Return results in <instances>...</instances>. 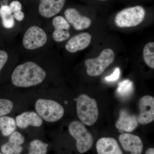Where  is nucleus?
Here are the masks:
<instances>
[{"label": "nucleus", "instance_id": "obj_1", "mask_svg": "<svg viewBox=\"0 0 154 154\" xmlns=\"http://www.w3.org/2000/svg\"><path fill=\"white\" fill-rule=\"evenodd\" d=\"M46 76V72L41 67L33 62L28 61L15 68L11 80L16 87L29 88L42 83Z\"/></svg>", "mask_w": 154, "mask_h": 154}, {"label": "nucleus", "instance_id": "obj_2", "mask_svg": "<svg viewBox=\"0 0 154 154\" xmlns=\"http://www.w3.org/2000/svg\"><path fill=\"white\" fill-rule=\"evenodd\" d=\"M77 115L84 125L91 126L99 116L98 105L95 99L86 94H81L76 99Z\"/></svg>", "mask_w": 154, "mask_h": 154}, {"label": "nucleus", "instance_id": "obj_3", "mask_svg": "<svg viewBox=\"0 0 154 154\" xmlns=\"http://www.w3.org/2000/svg\"><path fill=\"white\" fill-rule=\"evenodd\" d=\"M69 131L76 140L79 152L84 153L91 148L94 143V137L83 123L79 121L72 122L69 125Z\"/></svg>", "mask_w": 154, "mask_h": 154}, {"label": "nucleus", "instance_id": "obj_4", "mask_svg": "<svg viewBox=\"0 0 154 154\" xmlns=\"http://www.w3.org/2000/svg\"><path fill=\"white\" fill-rule=\"evenodd\" d=\"M35 107L37 114L48 122L58 121L63 117L64 113L63 106L57 102L50 99H38Z\"/></svg>", "mask_w": 154, "mask_h": 154}, {"label": "nucleus", "instance_id": "obj_5", "mask_svg": "<svg viewBox=\"0 0 154 154\" xmlns=\"http://www.w3.org/2000/svg\"><path fill=\"white\" fill-rule=\"evenodd\" d=\"M146 16L143 7L136 6L123 9L115 17L116 25L119 28H130L140 25Z\"/></svg>", "mask_w": 154, "mask_h": 154}, {"label": "nucleus", "instance_id": "obj_6", "mask_svg": "<svg viewBox=\"0 0 154 154\" xmlns=\"http://www.w3.org/2000/svg\"><path fill=\"white\" fill-rule=\"evenodd\" d=\"M115 57L113 50L108 48L102 51L98 57L86 60L85 63L87 74L92 77L102 75L114 61Z\"/></svg>", "mask_w": 154, "mask_h": 154}, {"label": "nucleus", "instance_id": "obj_7", "mask_svg": "<svg viewBox=\"0 0 154 154\" xmlns=\"http://www.w3.org/2000/svg\"><path fill=\"white\" fill-rule=\"evenodd\" d=\"M48 40L47 34L37 26L30 27L23 36V45L28 50H34L44 46Z\"/></svg>", "mask_w": 154, "mask_h": 154}, {"label": "nucleus", "instance_id": "obj_8", "mask_svg": "<svg viewBox=\"0 0 154 154\" xmlns=\"http://www.w3.org/2000/svg\"><path fill=\"white\" fill-rule=\"evenodd\" d=\"M139 123L146 125L154 121V99L152 96H145L141 98L139 102Z\"/></svg>", "mask_w": 154, "mask_h": 154}, {"label": "nucleus", "instance_id": "obj_9", "mask_svg": "<svg viewBox=\"0 0 154 154\" xmlns=\"http://www.w3.org/2000/svg\"><path fill=\"white\" fill-rule=\"evenodd\" d=\"M119 140L122 148L131 154H141L143 151V145L139 137L127 133H122Z\"/></svg>", "mask_w": 154, "mask_h": 154}, {"label": "nucleus", "instance_id": "obj_10", "mask_svg": "<svg viewBox=\"0 0 154 154\" xmlns=\"http://www.w3.org/2000/svg\"><path fill=\"white\" fill-rule=\"evenodd\" d=\"M137 117L130 113L126 109H122L119 112V117L115 123L116 127L120 131L132 132L138 125Z\"/></svg>", "mask_w": 154, "mask_h": 154}, {"label": "nucleus", "instance_id": "obj_11", "mask_svg": "<svg viewBox=\"0 0 154 154\" xmlns=\"http://www.w3.org/2000/svg\"><path fill=\"white\" fill-rule=\"evenodd\" d=\"M52 24L54 28L52 34L54 41L62 42L69 38L70 34L69 30L70 26L66 19L62 16H57L53 19Z\"/></svg>", "mask_w": 154, "mask_h": 154}, {"label": "nucleus", "instance_id": "obj_12", "mask_svg": "<svg viewBox=\"0 0 154 154\" xmlns=\"http://www.w3.org/2000/svg\"><path fill=\"white\" fill-rule=\"evenodd\" d=\"M64 14L67 21L72 24L76 30H84L89 28L91 25L90 18L82 16L78 10L74 8L67 9Z\"/></svg>", "mask_w": 154, "mask_h": 154}, {"label": "nucleus", "instance_id": "obj_13", "mask_svg": "<svg viewBox=\"0 0 154 154\" xmlns=\"http://www.w3.org/2000/svg\"><path fill=\"white\" fill-rule=\"evenodd\" d=\"M66 0H41L38 12L42 17L51 18L58 14L63 8Z\"/></svg>", "mask_w": 154, "mask_h": 154}, {"label": "nucleus", "instance_id": "obj_14", "mask_svg": "<svg viewBox=\"0 0 154 154\" xmlns=\"http://www.w3.org/2000/svg\"><path fill=\"white\" fill-rule=\"evenodd\" d=\"M92 36L90 33L84 32L75 35L67 42L65 48L69 52L74 53L85 49L91 43Z\"/></svg>", "mask_w": 154, "mask_h": 154}, {"label": "nucleus", "instance_id": "obj_15", "mask_svg": "<svg viewBox=\"0 0 154 154\" xmlns=\"http://www.w3.org/2000/svg\"><path fill=\"white\" fill-rule=\"evenodd\" d=\"M96 149L98 154H123L117 141L112 137L99 139L96 143Z\"/></svg>", "mask_w": 154, "mask_h": 154}, {"label": "nucleus", "instance_id": "obj_16", "mask_svg": "<svg viewBox=\"0 0 154 154\" xmlns=\"http://www.w3.org/2000/svg\"><path fill=\"white\" fill-rule=\"evenodd\" d=\"M16 122L17 126L22 129L27 128L29 125L38 127L43 123L42 119L37 113L30 111L23 112L17 116Z\"/></svg>", "mask_w": 154, "mask_h": 154}, {"label": "nucleus", "instance_id": "obj_17", "mask_svg": "<svg viewBox=\"0 0 154 154\" xmlns=\"http://www.w3.org/2000/svg\"><path fill=\"white\" fill-rule=\"evenodd\" d=\"M17 127L16 120L8 116H0V130L4 136H8L14 132Z\"/></svg>", "mask_w": 154, "mask_h": 154}, {"label": "nucleus", "instance_id": "obj_18", "mask_svg": "<svg viewBox=\"0 0 154 154\" xmlns=\"http://www.w3.org/2000/svg\"><path fill=\"white\" fill-rule=\"evenodd\" d=\"M133 91L132 82L129 80H125L118 84L116 94L120 98L125 99L131 96Z\"/></svg>", "mask_w": 154, "mask_h": 154}, {"label": "nucleus", "instance_id": "obj_19", "mask_svg": "<svg viewBox=\"0 0 154 154\" xmlns=\"http://www.w3.org/2000/svg\"><path fill=\"white\" fill-rule=\"evenodd\" d=\"M0 16L2 17L3 26L6 28H11L15 25V21L9 6H3L0 8Z\"/></svg>", "mask_w": 154, "mask_h": 154}, {"label": "nucleus", "instance_id": "obj_20", "mask_svg": "<svg viewBox=\"0 0 154 154\" xmlns=\"http://www.w3.org/2000/svg\"><path fill=\"white\" fill-rule=\"evenodd\" d=\"M48 144L39 140L32 141L29 146L28 154H46Z\"/></svg>", "mask_w": 154, "mask_h": 154}, {"label": "nucleus", "instance_id": "obj_21", "mask_svg": "<svg viewBox=\"0 0 154 154\" xmlns=\"http://www.w3.org/2000/svg\"><path fill=\"white\" fill-rule=\"evenodd\" d=\"M143 58L146 64L151 68L154 69V42L146 45L143 50Z\"/></svg>", "mask_w": 154, "mask_h": 154}, {"label": "nucleus", "instance_id": "obj_22", "mask_svg": "<svg viewBox=\"0 0 154 154\" xmlns=\"http://www.w3.org/2000/svg\"><path fill=\"white\" fill-rule=\"evenodd\" d=\"M23 150L21 145L8 141L1 147L3 154H20Z\"/></svg>", "mask_w": 154, "mask_h": 154}, {"label": "nucleus", "instance_id": "obj_23", "mask_svg": "<svg viewBox=\"0 0 154 154\" xmlns=\"http://www.w3.org/2000/svg\"><path fill=\"white\" fill-rule=\"evenodd\" d=\"M14 107V103L7 99H0V116L8 114Z\"/></svg>", "mask_w": 154, "mask_h": 154}, {"label": "nucleus", "instance_id": "obj_24", "mask_svg": "<svg viewBox=\"0 0 154 154\" xmlns=\"http://www.w3.org/2000/svg\"><path fill=\"white\" fill-rule=\"evenodd\" d=\"M9 141L21 145L25 142V138L20 133L15 131L10 135Z\"/></svg>", "mask_w": 154, "mask_h": 154}, {"label": "nucleus", "instance_id": "obj_25", "mask_svg": "<svg viewBox=\"0 0 154 154\" xmlns=\"http://www.w3.org/2000/svg\"><path fill=\"white\" fill-rule=\"evenodd\" d=\"M9 8L12 14L14 15L21 11L22 6L21 3L19 1H14L11 3Z\"/></svg>", "mask_w": 154, "mask_h": 154}, {"label": "nucleus", "instance_id": "obj_26", "mask_svg": "<svg viewBox=\"0 0 154 154\" xmlns=\"http://www.w3.org/2000/svg\"><path fill=\"white\" fill-rule=\"evenodd\" d=\"M120 69L119 68H116L112 74L105 77V80L107 82H114L118 79L120 75Z\"/></svg>", "mask_w": 154, "mask_h": 154}, {"label": "nucleus", "instance_id": "obj_27", "mask_svg": "<svg viewBox=\"0 0 154 154\" xmlns=\"http://www.w3.org/2000/svg\"><path fill=\"white\" fill-rule=\"evenodd\" d=\"M8 58V53L5 51L0 50V72Z\"/></svg>", "mask_w": 154, "mask_h": 154}, {"label": "nucleus", "instance_id": "obj_28", "mask_svg": "<svg viewBox=\"0 0 154 154\" xmlns=\"http://www.w3.org/2000/svg\"><path fill=\"white\" fill-rule=\"evenodd\" d=\"M14 18H15L17 21H22L24 19L25 17V14L22 11L17 13V14H14L13 15Z\"/></svg>", "mask_w": 154, "mask_h": 154}, {"label": "nucleus", "instance_id": "obj_29", "mask_svg": "<svg viewBox=\"0 0 154 154\" xmlns=\"http://www.w3.org/2000/svg\"><path fill=\"white\" fill-rule=\"evenodd\" d=\"M145 154H154V149L153 148H149L146 151Z\"/></svg>", "mask_w": 154, "mask_h": 154}, {"label": "nucleus", "instance_id": "obj_30", "mask_svg": "<svg viewBox=\"0 0 154 154\" xmlns=\"http://www.w3.org/2000/svg\"><path fill=\"white\" fill-rule=\"evenodd\" d=\"M99 1H107V0H99Z\"/></svg>", "mask_w": 154, "mask_h": 154}, {"label": "nucleus", "instance_id": "obj_31", "mask_svg": "<svg viewBox=\"0 0 154 154\" xmlns=\"http://www.w3.org/2000/svg\"><path fill=\"white\" fill-rule=\"evenodd\" d=\"M0 154H2V153L0 152Z\"/></svg>", "mask_w": 154, "mask_h": 154}]
</instances>
